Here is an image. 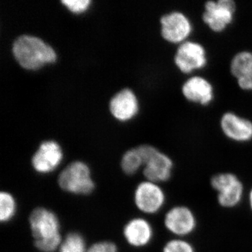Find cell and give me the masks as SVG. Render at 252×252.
<instances>
[{
	"label": "cell",
	"mask_w": 252,
	"mask_h": 252,
	"mask_svg": "<svg viewBox=\"0 0 252 252\" xmlns=\"http://www.w3.org/2000/svg\"><path fill=\"white\" fill-rule=\"evenodd\" d=\"M34 246L41 252H54L59 249L63 240L60 233V222L56 214L45 207H37L29 217Z\"/></svg>",
	"instance_id": "cell-1"
},
{
	"label": "cell",
	"mask_w": 252,
	"mask_h": 252,
	"mask_svg": "<svg viewBox=\"0 0 252 252\" xmlns=\"http://www.w3.org/2000/svg\"><path fill=\"white\" fill-rule=\"evenodd\" d=\"M13 54L25 69H36L56 59L54 50L36 36L21 35L13 44Z\"/></svg>",
	"instance_id": "cell-2"
},
{
	"label": "cell",
	"mask_w": 252,
	"mask_h": 252,
	"mask_svg": "<svg viewBox=\"0 0 252 252\" xmlns=\"http://www.w3.org/2000/svg\"><path fill=\"white\" fill-rule=\"evenodd\" d=\"M58 183L63 190L75 195H89L95 187L90 168L81 161L71 162L64 167L60 173Z\"/></svg>",
	"instance_id": "cell-3"
},
{
	"label": "cell",
	"mask_w": 252,
	"mask_h": 252,
	"mask_svg": "<svg viewBox=\"0 0 252 252\" xmlns=\"http://www.w3.org/2000/svg\"><path fill=\"white\" fill-rule=\"evenodd\" d=\"M143 161V175L147 180L159 184L171 177L173 162L168 156L148 144L137 147Z\"/></svg>",
	"instance_id": "cell-4"
},
{
	"label": "cell",
	"mask_w": 252,
	"mask_h": 252,
	"mask_svg": "<svg viewBox=\"0 0 252 252\" xmlns=\"http://www.w3.org/2000/svg\"><path fill=\"white\" fill-rule=\"evenodd\" d=\"M211 185L218 193V202L220 206L231 208L238 205L243 199V183L234 174L215 175L212 178Z\"/></svg>",
	"instance_id": "cell-5"
},
{
	"label": "cell",
	"mask_w": 252,
	"mask_h": 252,
	"mask_svg": "<svg viewBox=\"0 0 252 252\" xmlns=\"http://www.w3.org/2000/svg\"><path fill=\"white\" fill-rule=\"evenodd\" d=\"M236 5L233 0L208 1L205 3L203 22L215 32H220L233 21Z\"/></svg>",
	"instance_id": "cell-6"
},
{
	"label": "cell",
	"mask_w": 252,
	"mask_h": 252,
	"mask_svg": "<svg viewBox=\"0 0 252 252\" xmlns=\"http://www.w3.org/2000/svg\"><path fill=\"white\" fill-rule=\"evenodd\" d=\"M174 62L181 72L190 74L205 67L207 63L206 51L198 42L185 41L177 48Z\"/></svg>",
	"instance_id": "cell-7"
},
{
	"label": "cell",
	"mask_w": 252,
	"mask_h": 252,
	"mask_svg": "<svg viewBox=\"0 0 252 252\" xmlns=\"http://www.w3.org/2000/svg\"><path fill=\"white\" fill-rule=\"evenodd\" d=\"M161 34L163 39L174 44L188 41L193 26L188 16L180 11H172L160 18Z\"/></svg>",
	"instance_id": "cell-8"
},
{
	"label": "cell",
	"mask_w": 252,
	"mask_h": 252,
	"mask_svg": "<svg viewBox=\"0 0 252 252\" xmlns=\"http://www.w3.org/2000/svg\"><path fill=\"white\" fill-rule=\"evenodd\" d=\"M134 200L141 212L153 215L160 211L165 205V194L158 184L144 181L136 187Z\"/></svg>",
	"instance_id": "cell-9"
},
{
	"label": "cell",
	"mask_w": 252,
	"mask_h": 252,
	"mask_svg": "<svg viewBox=\"0 0 252 252\" xmlns=\"http://www.w3.org/2000/svg\"><path fill=\"white\" fill-rule=\"evenodd\" d=\"M165 228L172 234L184 238L191 234L196 227L193 212L185 206H176L167 212L164 220Z\"/></svg>",
	"instance_id": "cell-10"
},
{
	"label": "cell",
	"mask_w": 252,
	"mask_h": 252,
	"mask_svg": "<svg viewBox=\"0 0 252 252\" xmlns=\"http://www.w3.org/2000/svg\"><path fill=\"white\" fill-rule=\"evenodd\" d=\"M63 160L61 147L54 141L42 142L32 158L33 168L40 174H49L59 166Z\"/></svg>",
	"instance_id": "cell-11"
},
{
	"label": "cell",
	"mask_w": 252,
	"mask_h": 252,
	"mask_svg": "<svg viewBox=\"0 0 252 252\" xmlns=\"http://www.w3.org/2000/svg\"><path fill=\"white\" fill-rule=\"evenodd\" d=\"M220 129L228 139L237 142L252 140V122L233 112L223 114L220 121Z\"/></svg>",
	"instance_id": "cell-12"
},
{
	"label": "cell",
	"mask_w": 252,
	"mask_h": 252,
	"mask_svg": "<svg viewBox=\"0 0 252 252\" xmlns=\"http://www.w3.org/2000/svg\"><path fill=\"white\" fill-rule=\"evenodd\" d=\"M184 97L190 102L207 105L214 99V88L207 79L194 76L187 79L182 87Z\"/></svg>",
	"instance_id": "cell-13"
},
{
	"label": "cell",
	"mask_w": 252,
	"mask_h": 252,
	"mask_svg": "<svg viewBox=\"0 0 252 252\" xmlns=\"http://www.w3.org/2000/svg\"><path fill=\"white\" fill-rule=\"evenodd\" d=\"M124 235L130 246L143 248L152 241L154 230L148 220L142 218H134L124 226Z\"/></svg>",
	"instance_id": "cell-14"
},
{
	"label": "cell",
	"mask_w": 252,
	"mask_h": 252,
	"mask_svg": "<svg viewBox=\"0 0 252 252\" xmlns=\"http://www.w3.org/2000/svg\"><path fill=\"white\" fill-rule=\"evenodd\" d=\"M230 70L236 79L239 87L245 91H252V52L241 51L231 60Z\"/></svg>",
	"instance_id": "cell-15"
},
{
	"label": "cell",
	"mask_w": 252,
	"mask_h": 252,
	"mask_svg": "<svg viewBox=\"0 0 252 252\" xmlns=\"http://www.w3.org/2000/svg\"><path fill=\"white\" fill-rule=\"evenodd\" d=\"M109 108L114 117L125 121L135 116L138 104L135 94L128 89H123L112 97Z\"/></svg>",
	"instance_id": "cell-16"
},
{
	"label": "cell",
	"mask_w": 252,
	"mask_h": 252,
	"mask_svg": "<svg viewBox=\"0 0 252 252\" xmlns=\"http://www.w3.org/2000/svg\"><path fill=\"white\" fill-rule=\"evenodd\" d=\"M142 165L143 161L137 148L129 149L123 156L121 166L126 175H134Z\"/></svg>",
	"instance_id": "cell-17"
},
{
	"label": "cell",
	"mask_w": 252,
	"mask_h": 252,
	"mask_svg": "<svg viewBox=\"0 0 252 252\" xmlns=\"http://www.w3.org/2000/svg\"><path fill=\"white\" fill-rule=\"evenodd\" d=\"M16 212V202L14 197L9 192L0 193V220L2 223L9 221L14 218Z\"/></svg>",
	"instance_id": "cell-18"
},
{
	"label": "cell",
	"mask_w": 252,
	"mask_h": 252,
	"mask_svg": "<svg viewBox=\"0 0 252 252\" xmlns=\"http://www.w3.org/2000/svg\"><path fill=\"white\" fill-rule=\"evenodd\" d=\"M59 252H86V241L79 233L72 232L66 235L59 249Z\"/></svg>",
	"instance_id": "cell-19"
},
{
	"label": "cell",
	"mask_w": 252,
	"mask_h": 252,
	"mask_svg": "<svg viewBox=\"0 0 252 252\" xmlns=\"http://www.w3.org/2000/svg\"><path fill=\"white\" fill-rule=\"evenodd\" d=\"M162 252H195L191 244L182 238H176L167 242Z\"/></svg>",
	"instance_id": "cell-20"
},
{
	"label": "cell",
	"mask_w": 252,
	"mask_h": 252,
	"mask_svg": "<svg viewBox=\"0 0 252 252\" xmlns=\"http://www.w3.org/2000/svg\"><path fill=\"white\" fill-rule=\"evenodd\" d=\"M86 252H118V249L112 242L102 241L91 245Z\"/></svg>",
	"instance_id": "cell-21"
},
{
	"label": "cell",
	"mask_w": 252,
	"mask_h": 252,
	"mask_svg": "<svg viewBox=\"0 0 252 252\" xmlns=\"http://www.w3.org/2000/svg\"><path fill=\"white\" fill-rule=\"evenodd\" d=\"M61 2L74 13L85 11L89 6L91 1L89 0H63Z\"/></svg>",
	"instance_id": "cell-22"
},
{
	"label": "cell",
	"mask_w": 252,
	"mask_h": 252,
	"mask_svg": "<svg viewBox=\"0 0 252 252\" xmlns=\"http://www.w3.org/2000/svg\"><path fill=\"white\" fill-rule=\"evenodd\" d=\"M249 203H250V208L252 210V189L249 194Z\"/></svg>",
	"instance_id": "cell-23"
}]
</instances>
